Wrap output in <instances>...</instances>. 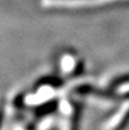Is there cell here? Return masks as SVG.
<instances>
[{
    "mask_svg": "<svg viewBox=\"0 0 129 130\" xmlns=\"http://www.w3.org/2000/svg\"><path fill=\"white\" fill-rule=\"evenodd\" d=\"M1 120H2V115L0 114V127H1Z\"/></svg>",
    "mask_w": 129,
    "mask_h": 130,
    "instance_id": "obj_1",
    "label": "cell"
}]
</instances>
